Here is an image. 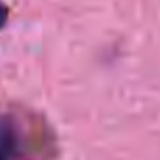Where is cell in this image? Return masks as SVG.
I'll return each instance as SVG.
<instances>
[{"mask_svg":"<svg viewBox=\"0 0 160 160\" xmlns=\"http://www.w3.org/2000/svg\"><path fill=\"white\" fill-rule=\"evenodd\" d=\"M18 133L10 119H0V160H10L17 153Z\"/></svg>","mask_w":160,"mask_h":160,"instance_id":"cell-1","label":"cell"},{"mask_svg":"<svg viewBox=\"0 0 160 160\" xmlns=\"http://www.w3.org/2000/svg\"><path fill=\"white\" fill-rule=\"evenodd\" d=\"M7 16H8V10L2 2H0V28L6 24V20H7Z\"/></svg>","mask_w":160,"mask_h":160,"instance_id":"cell-2","label":"cell"}]
</instances>
